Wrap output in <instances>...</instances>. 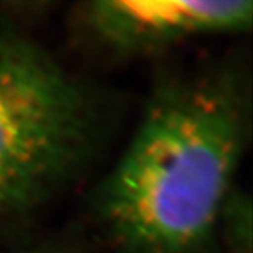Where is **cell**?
<instances>
[{
  "instance_id": "cell-1",
  "label": "cell",
  "mask_w": 253,
  "mask_h": 253,
  "mask_svg": "<svg viewBox=\"0 0 253 253\" xmlns=\"http://www.w3.org/2000/svg\"><path fill=\"white\" fill-rule=\"evenodd\" d=\"M248 101L232 72L163 79L97 208L126 253H194L224 211L248 136Z\"/></svg>"
},
{
  "instance_id": "cell-2",
  "label": "cell",
  "mask_w": 253,
  "mask_h": 253,
  "mask_svg": "<svg viewBox=\"0 0 253 253\" xmlns=\"http://www.w3.org/2000/svg\"><path fill=\"white\" fill-rule=\"evenodd\" d=\"M99 110L27 36L0 26V219L36 207L90 155Z\"/></svg>"
},
{
  "instance_id": "cell-3",
  "label": "cell",
  "mask_w": 253,
  "mask_h": 253,
  "mask_svg": "<svg viewBox=\"0 0 253 253\" xmlns=\"http://www.w3.org/2000/svg\"><path fill=\"white\" fill-rule=\"evenodd\" d=\"M251 0L93 1L84 23L103 45L121 54L146 52L186 38L241 31L251 26Z\"/></svg>"
},
{
  "instance_id": "cell-4",
  "label": "cell",
  "mask_w": 253,
  "mask_h": 253,
  "mask_svg": "<svg viewBox=\"0 0 253 253\" xmlns=\"http://www.w3.org/2000/svg\"><path fill=\"white\" fill-rule=\"evenodd\" d=\"M0 253H54L51 251H36V252H6V251H0Z\"/></svg>"
}]
</instances>
